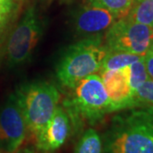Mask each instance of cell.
I'll list each match as a JSON object with an SVG mask.
<instances>
[{"label": "cell", "instance_id": "obj_1", "mask_svg": "<svg viewBox=\"0 0 153 153\" xmlns=\"http://www.w3.org/2000/svg\"><path fill=\"white\" fill-rule=\"evenodd\" d=\"M105 153H153V106L122 110L104 134Z\"/></svg>", "mask_w": 153, "mask_h": 153}, {"label": "cell", "instance_id": "obj_2", "mask_svg": "<svg viewBox=\"0 0 153 153\" xmlns=\"http://www.w3.org/2000/svg\"><path fill=\"white\" fill-rule=\"evenodd\" d=\"M108 53L98 36L88 37L71 45L56 66V76L65 87L71 88L81 79L99 71Z\"/></svg>", "mask_w": 153, "mask_h": 153}, {"label": "cell", "instance_id": "obj_3", "mask_svg": "<svg viewBox=\"0 0 153 153\" xmlns=\"http://www.w3.org/2000/svg\"><path fill=\"white\" fill-rule=\"evenodd\" d=\"M27 130L36 140L54 115L60 94L54 84L33 82L22 85L16 93Z\"/></svg>", "mask_w": 153, "mask_h": 153}, {"label": "cell", "instance_id": "obj_4", "mask_svg": "<svg viewBox=\"0 0 153 153\" xmlns=\"http://www.w3.org/2000/svg\"><path fill=\"white\" fill-rule=\"evenodd\" d=\"M71 99L66 103L73 118L94 125L108 113L113 112L112 104L102 79L96 73L81 79L71 88Z\"/></svg>", "mask_w": 153, "mask_h": 153}, {"label": "cell", "instance_id": "obj_5", "mask_svg": "<svg viewBox=\"0 0 153 153\" xmlns=\"http://www.w3.org/2000/svg\"><path fill=\"white\" fill-rule=\"evenodd\" d=\"M105 45L110 52L145 55L153 45V27L126 17L119 19L107 30Z\"/></svg>", "mask_w": 153, "mask_h": 153}, {"label": "cell", "instance_id": "obj_6", "mask_svg": "<svg viewBox=\"0 0 153 153\" xmlns=\"http://www.w3.org/2000/svg\"><path fill=\"white\" fill-rule=\"evenodd\" d=\"M42 32V23L34 9H28L8 41L7 56L11 66L22 65L29 59Z\"/></svg>", "mask_w": 153, "mask_h": 153}, {"label": "cell", "instance_id": "obj_7", "mask_svg": "<svg viewBox=\"0 0 153 153\" xmlns=\"http://www.w3.org/2000/svg\"><path fill=\"white\" fill-rule=\"evenodd\" d=\"M27 126L16 94L0 109V151L15 153L22 146L27 135Z\"/></svg>", "mask_w": 153, "mask_h": 153}, {"label": "cell", "instance_id": "obj_8", "mask_svg": "<svg viewBox=\"0 0 153 153\" xmlns=\"http://www.w3.org/2000/svg\"><path fill=\"white\" fill-rule=\"evenodd\" d=\"M106 93L112 104L113 111L136 106L129 82V68L126 66L117 70L100 72Z\"/></svg>", "mask_w": 153, "mask_h": 153}, {"label": "cell", "instance_id": "obj_9", "mask_svg": "<svg viewBox=\"0 0 153 153\" xmlns=\"http://www.w3.org/2000/svg\"><path fill=\"white\" fill-rule=\"evenodd\" d=\"M70 130L69 116L62 106L58 105L48 124L36 139V143L41 150L53 152L66 142Z\"/></svg>", "mask_w": 153, "mask_h": 153}, {"label": "cell", "instance_id": "obj_10", "mask_svg": "<svg viewBox=\"0 0 153 153\" xmlns=\"http://www.w3.org/2000/svg\"><path fill=\"white\" fill-rule=\"evenodd\" d=\"M116 21L114 16L107 10L88 4L77 11L74 26L76 33L87 37H94L107 31Z\"/></svg>", "mask_w": 153, "mask_h": 153}, {"label": "cell", "instance_id": "obj_11", "mask_svg": "<svg viewBox=\"0 0 153 153\" xmlns=\"http://www.w3.org/2000/svg\"><path fill=\"white\" fill-rule=\"evenodd\" d=\"M144 55L129 54L125 52H110L108 51L102 61L99 72L111 70H117L130 66L137 60H140Z\"/></svg>", "mask_w": 153, "mask_h": 153}, {"label": "cell", "instance_id": "obj_12", "mask_svg": "<svg viewBox=\"0 0 153 153\" xmlns=\"http://www.w3.org/2000/svg\"><path fill=\"white\" fill-rule=\"evenodd\" d=\"M126 18L153 27V0H134Z\"/></svg>", "mask_w": 153, "mask_h": 153}, {"label": "cell", "instance_id": "obj_13", "mask_svg": "<svg viewBox=\"0 0 153 153\" xmlns=\"http://www.w3.org/2000/svg\"><path fill=\"white\" fill-rule=\"evenodd\" d=\"M103 144L101 138L94 128L83 133L76 144L74 153H102Z\"/></svg>", "mask_w": 153, "mask_h": 153}, {"label": "cell", "instance_id": "obj_14", "mask_svg": "<svg viewBox=\"0 0 153 153\" xmlns=\"http://www.w3.org/2000/svg\"><path fill=\"white\" fill-rule=\"evenodd\" d=\"M134 0H89L88 4L99 6L110 11L116 18L119 20L125 18L131 10Z\"/></svg>", "mask_w": 153, "mask_h": 153}, {"label": "cell", "instance_id": "obj_15", "mask_svg": "<svg viewBox=\"0 0 153 153\" xmlns=\"http://www.w3.org/2000/svg\"><path fill=\"white\" fill-rule=\"evenodd\" d=\"M129 68V82L132 90L134 94L135 90L143 82H146L150 77L148 76L146 66L144 63V56L140 60H137L134 63L128 66Z\"/></svg>", "mask_w": 153, "mask_h": 153}, {"label": "cell", "instance_id": "obj_16", "mask_svg": "<svg viewBox=\"0 0 153 153\" xmlns=\"http://www.w3.org/2000/svg\"><path fill=\"white\" fill-rule=\"evenodd\" d=\"M134 99L136 106L151 105L153 106V79L149 78L137 88Z\"/></svg>", "mask_w": 153, "mask_h": 153}, {"label": "cell", "instance_id": "obj_17", "mask_svg": "<svg viewBox=\"0 0 153 153\" xmlns=\"http://www.w3.org/2000/svg\"><path fill=\"white\" fill-rule=\"evenodd\" d=\"M13 8V0H0V29L5 23Z\"/></svg>", "mask_w": 153, "mask_h": 153}, {"label": "cell", "instance_id": "obj_18", "mask_svg": "<svg viewBox=\"0 0 153 153\" xmlns=\"http://www.w3.org/2000/svg\"><path fill=\"white\" fill-rule=\"evenodd\" d=\"M144 63L146 69L148 73V76L151 79H153V48L148 50L144 55Z\"/></svg>", "mask_w": 153, "mask_h": 153}, {"label": "cell", "instance_id": "obj_19", "mask_svg": "<svg viewBox=\"0 0 153 153\" xmlns=\"http://www.w3.org/2000/svg\"><path fill=\"white\" fill-rule=\"evenodd\" d=\"M152 48H153V45H152Z\"/></svg>", "mask_w": 153, "mask_h": 153}, {"label": "cell", "instance_id": "obj_20", "mask_svg": "<svg viewBox=\"0 0 153 153\" xmlns=\"http://www.w3.org/2000/svg\"><path fill=\"white\" fill-rule=\"evenodd\" d=\"M27 153H30V152H27Z\"/></svg>", "mask_w": 153, "mask_h": 153}]
</instances>
